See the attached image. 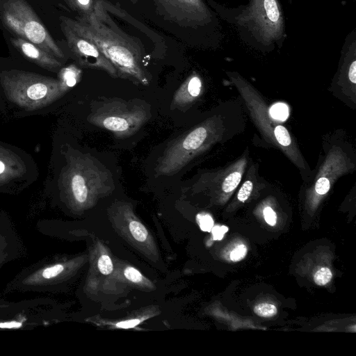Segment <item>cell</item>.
<instances>
[{"mask_svg":"<svg viewBox=\"0 0 356 356\" xmlns=\"http://www.w3.org/2000/svg\"><path fill=\"white\" fill-rule=\"evenodd\" d=\"M59 20L92 41L113 65L120 77L137 84L149 85L141 47L112 22L103 8L102 1L97 0L92 11L77 19L60 16Z\"/></svg>","mask_w":356,"mask_h":356,"instance_id":"obj_1","label":"cell"},{"mask_svg":"<svg viewBox=\"0 0 356 356\" xmlns=\"http://www.w3.org/2000/svg\"><path fill=\"white\" fill-rule=\"evenodd\" d=\"M225 131L219 116H213L184 133L168 145L158 159L154 171L157 176L177 173L199 154L220 141Z\"/></svg>","mask_w":356,"mask_h":356,"instance_id":"obj_2","label":"cell"},{"mask_svg":"<svg viewBox=\"0 0 356 356\" xmlns=\"http://www.w3.org/2000/svg\"><path fill=\"white\" fill-rule=\"evenodd\" d=\"M229 76L241 95L252 120L266 140L279 148L300 170L309 172L295 140L284 126L271 117L266 102L258 91L239 75L232 74Z\"/></svg>","mask_w":356,"mask_h":356,"instance_id":"obj_3","label":"cell"},{"mask_svg":"<svg viewBox=\"0 0 356 356\" xmlns=\"http://www.w3.org/2000/svg\"><path fill=\"white\" fill-rule=\"evenodd\" d=\"M150 117L149 107L145 102L112 98L95 104L88 121L118 138H127L137 132Z\"/></svg>","mask_w":356,"mask_h":356,"instance_id":"obj_4","label":"cell"},{"mask_svg":"<svg viewBox=\"0 0 356 356\" xmlns=\"http://www.w3.org/2000/svg\"><path fill=\"white\" fill-rule=\"evenodd\" d=\"M0 19L5 29L29 41L52 56L63 54L26 0H1Z\"/></svg>","mask_w":356,"mask_h":356,"instance_id":"obj_5","label":"cell"},{"mask_svg":"<svg viewBox=\"0 0 356 356\" xmlns=\"http://www.w3.org/2000/svg\"><path fill=\"white\" fill-rule=\"evenodd\" d=\"M74 170L70 186L73 197L79 204L92 201L113 186L111 172L90 155L82 158Z\"/></svg>","mask_w":356,"mask_h":356,"instance_id":"obj_6","label":"cell"},{"mask_svg":"<svg viewBox=\"0 0 356 356\" xmlns=\"http://www.w3.org/2000/svg\"><path fill=\"white\" fill-rule=\"evenodd\" d=\"M355 165L345 151L338 146L330 148L323 159L309 188L312 202L328 193L339 177L350 172Z\"/></svg>","mask_w":356,"mask_h":356,"instance_id":"obj_7","label":"cell"},{"mask_svg":"<svg viewBox=\"0 0 356 356\" xmlns=\"http://www.w3.org/2000/svg\"><path fill=\"white\" fill-rule=\"evenodd\" d=\"M60 24L67 46L80 65L104 71L113 78L120 77L113 65L92 41L79 35L60 20Z\"/></svg>","mask_w":356,"mask_h":356,"instance_id":"obj_8","label":"cell"},{"mask_svg":"<svg viewBox=\"0 0 356 356\" xmlns=\"http://www.w3.org/2000/svg\"><path fill=\"white\" fill-rule=\"evenodd\" d=\"M159 10L168 19L181 26L203 24L210 13L202 0H154Z\"/></svg>","mask_w":356,"mask_h":356,"instance_id":"obj_9","label":"cell"},{"mask_svg":"<svg viewBox=\"0 0 356 356\" xmlns=\"http://www.w3.org/2000/svg\"><path fill=\"white\" fill-rule=\"evenodd\" d=\"M247 151L225 168L203 175L196 184L220 192L222 195H230L239 185L245 172L248 156Z\"/></svg>","mask_w":356,"mask_h":356,"instance_id":"obj_10","label":"cell"},{"mask_svg":"<svg viewBox=\"0 0 356 356\" xmlns=\"http://www.w3.org/2000/svg\"><path fill=\"white\" fill-rule=\"evenodd\" d=\"M202 81L196 73H193L176 90L172 107L182 108L194 103L202 92Z\"/></svg>","mask_w":356,"mask_h":356,"instance_id":"obj_11","label":"cell"},{"mask_svg":"<svg viewBox=\"0 0 356 356\" xmlns=\"http://www.w3.org/2000/svg\"><path fill=\"white\" fill-rule=\"evenodd\" d=\"M10 42L27 58L47 65H58L52 55L33 43L19 37L11 38Z\"/></svg>","mask_w":356,"mask_h":356,"instance_id":"obj_12","label":"cell"},{"mask_svg":"<svg viewBox=\"0 0 356 356\" xmlns=\"http://www.w3.org/2000/svg\"><path fill=\"white\" fill-rule=\"evenodd\" d=\"M257 183V168L253 164L248 169L245 179L237 193L236 198L238 201L244 203L252 195Z\"/></svg>","mask_w":356,"mask_h":356,"instance_id":"obj_13","label":"cell"},{"mask_svg":"<svg viewBox=\"0 0 356 356\" xmlns=\"http://www.w3.org/2000/svg\"><path fill=\"white\" fill-rule=\"evenodd\" d=\"M73 10L81 14V16L88 15L93 10L96 2L93 0H64Z\"/></svg>","mask_w":356,"mask_h":356,"instance_id":"obj_14","label":"cell"},{"mask_svg":"<svg viewBox=\"0 0 356 356\" xmlns=\"http://www.w3.org/2000/svg\"><path fill=\"white\" fill-rule=\"evenodd\" d=\"M81 71L74 65L65 68L63 71V79L68 87H73L77 83Z\"/></svg>","mask_w":356,"mask_h":356,"instance_id":"obj_15","label":"cell"},{"mask_svg":"<svg viewBox=\"0 0 356 356\" xmlns=\"http://www.w3.org/2000/svg\"><path fill=\"white\" fill-rule=\"evenodd\" d=\"M129 230L134 238L138 241H145L148 233L145 227L139 222L133 220L129 223Z\"/></svg>","mask_w":356,"mask_h":356,"instance_id":"obj_16","label":"cell"},{"mask_svg":"<svg viewBox=\"0 0 356 356\" xmlns=\"http://www.w3.org/2000/svg\"><path fill=\"white\" fill-rule=\"evenodd\" d=\"M269 113L271 117L275 120L284 121L289 116V108L285 104L277 103L269 108Z\"/></svg>","mask_w":356,"mask_h":356,"instance_id":"obj_17","label":"cell"},{"mask_svg":"<svg viewBox=\"0 0 356 356\" xmlns=\"http://www.w3.org/2000/svg\"><path fill=\"white\" fill-rule=\"evenodd\" d=\"M254 312L260 317L269 318L275 316L277 309L274 305L261 303L254 307Z\"/></svg>","mask_w":356,"mask_h":356,"instance_id":"obj_18","label":"cell"},{"mask_svg":"<svg viewBox=\"0 0 356 356\" xmlns=\"http://www.w3.org/2000/svg\"><path fill=\"white\" fill-rule=\"evenodd\" d=\"M47 86L41 83L31 85L27 90L29 97L32 99H39L44 97L47 94Z\"/></svg>","mask_w":356,"mask_h":356,"instance_id":"obj_19","label":"cell"},{"mask_svg":"<svg viewBox=\"0 0 356 356\" xmlns=\"http://www.w3.org/2000/svg\"><path fill=\"white\" fill-rule=\"evenodd\" d=\"M331 270L327 267L321 268L316 272L314 280L317 285L323 286L327 284L332 279Z\"/></svg>","mask_w":356,"mask_h":356,"instance_id":"obj_20","label":"cell"},{"mask_svg":"<svg viewBox=\"0 0 356 356\" xmlns=\"http://www.w3.org/2000/svg\"><path fill=\"white\" fill-rule=\"evenodd\" d=\"M197 222L204 232H211L213 227L214 222L212 217L207 213H201L197 215Z\"/></svg>","mask_w":356,"mask_h":356,"instance_id":"obj_21","label":"cell"},{"mask_svg":"<svg viewBox=\"0 0 356 356\" xmlns=\"http://www.w3.org/2000/svg\"><path fill=\"white\" fill-rule=\"evenodd\" d=\"M98 268L103 275H108L113 270V264L108 255H102L98 260Z\"/></svg>","mask_w":356,"mask_h":356,"instance_id":"obj_22","label":"cell"},{"mask_svg":"<svg viewBox=\"0 0 356 356\" xmlns=\"http://www.w3.org/2000/svg\"><path fill=\"white\" fill-rule=\"evenodd\" d=\"M247 252V247L244 244L238 245L230 252V259L235 262L239 261L245 257Z\"/></svg>","mask_w":356,"mask_h":356,"instance_id":"obj_23","label":"cell"},{"mask_svg":"<svg viewBox=\"0 0 356 356\" xmlns=\"http://www.w3.org/2000/svg\"><path fill=\"white\" fill-rule=\"evenodd\" d=\"M124 275L127 280L135 283L140 282L143 280L140 273L132 267H127L125 269Z\"/></svg>","mask_w":356,"mask_h":356,"instance_id":"obj_24","label":"cell"},{"mask_svg":"<svg viewBox=\"0 0 356 356\" xmlns=\"http://www.w3.org/2000/svg\"><path fill=\"white\" fill-rule=\"evenodd\" d=\"M63 266L61 264H56L51 267L47 268L42 272V276L46 279L54 277L60 274L63 270Z\"/></svg>","mask_w":356,"mask_h":356,"instance_id":"obj_25","label":"cell"},{"mask_svg":"<svg viewBox=\"0 0 356 356\" xmlns=\"http://www.w3.org/2000/svg\"><path fill=\"white\" fill-rule=\"evenodd\" d=\"M266 222L270 226H274L277 222V215L275 211L270 207H266L263 210Z\"/></svg>","mask_w":356,"mask_h":356,"instance_id":"obj_26","label":"cell"},{"mask_svg":"<svg viewBox=\"0 0 356 356\" xmlns=\"http://www.w3.org/2000/svg\"><path fill=\"white\" fill-rule=\"evenodd\" d=\"M229 228L225 225H216L211 229L213 238L214 240L220 241L224 237Z\"/></svg>","mask_w":356,"mask_h":356,"instance_id":"obj_27","label":"cell"},{"mask_svg":"<svg viewBox=\"0 0 356 356\" xmlns=\"http://www.w3.org/2000/svg\"><path fill=\"white\" fill-rule=\"evenodd\" d=\"M348 78L349 81L352 83L353 87L355 88V86L356 83V61L353 60L350 64L348 72Z\"/></svg>","mask_w":356,"mask_h":356,"instance_id":"obj_28","label":"cell"},{"mask_svg":"<svg viewBox=\"0 0 356 356\" xmlns=\"http://www.w3.org/2000/svg\"><path fill=\"white\" fill-rule=\"evenodd\" d=\"M138 319L127 320L122 322H119L116 324V326L121 328H129L134 327L140 323Z\"/></svg>","mask_w":356,"mask_h":356,"instance_id":"obj_29","label":"cell"},{"mask_svg":"<svg viewBox=\"0 0 356 356\" xmlns=\"http://www.w3.org/2000/svg\"><path fill=\"white\" fill-rule=\"evenodd\" d=\"M20 325V323H17L16 322H12L11 323H4V324H0V327H16Z\"/></svg>","mask_w":356,"mask_h":356,"instance_id":"obj_30","label":"cell"},{"mask_svg":"<svg viewBox=\"0 0 356 356\" xmlns=\"http://www.w3.org/2000/svg\"><path fill=\"white\" fill-rule=\"evenodd\" d=\"M4 164L1 161H0V174L4 170Z\"/></svg>","mask_w":356,"mask_h":356,"instance_id":"obj_31","label":"cell"},{"mask_svg":"<svg viewBox=\"0 0 356 356\" xmlns=\"http://www.w3.org/2000/svg\"><path fill=\"white\" fill-rule=\"evenodd\" d=\"M130 1H131L133 3H136L138 0H129Z\"/></svg>","mask_w":356,"mask_h":356,"instance_id":"obj_32","label":"cell"}]
</instances>
